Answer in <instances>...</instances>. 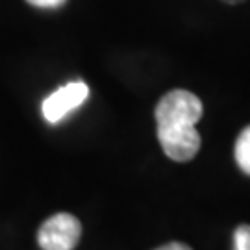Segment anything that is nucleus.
Returning a JSON list of instances; mask_svg holds the SVG:
<instances>
[{"mask_svg": "<svg viewBox=\"0 0 250 250\" xmlns=\"http://www.w3.org/2000/svg\"><path fill=\"white\" fill-rule=\"evenodd\" d=\"M154 250H191V247H188L186 243L172 241V243H167V245H161V247H158V249Z\"/></svg>", "mask_w": 250, "mask_h": 250, "instance_id": "nucleus-7", "label": "nucleus"}, {"mask_svg": "<svg viewBox=\"0 0 250 250\" xmlns=\"http://www.w3.org/2000/svg\"><path fill=\"white\" fill-rule=\"evenodd\" d=\"M235 161L239 169L250 176V126L241 130L235 141Z\"/></svg>", "mask_w": 250, "mask_h": 250, "instance_id": "nucleus-4", "label": "nucleus"}, {"mask_svg": "<svg viewBox=\"0 0 250 250\" xmlns=\"http://www.w3.org/2000/svg\"><path fill=\"white\" fill-rule=\"evenodd\" d=\"M204 113L197 95L186 89H174L163 95L156 106L158 141L165 156L172 161H191L200 150L197 123Z\"/></svg>", "mask_w": 250, "mask_h": 250, "instance_id": "nucleus-1", "label": "nucleus"}, {"mask_svg": "<svg viewBox=\"0 0 250 250\" xmlns=\"http://www.w3.org/2000/svg\"><path fill=\"white\" fill-rule=\"evenodd\" d=\"M30 6L34 8H41V9H56L62 8L67 0H26Z\"/></svg>", "mask_w": 250, "mask_h": 250, "instance_id": "nucleus-6", "label": "nucleus"}, {"mask_svg": "<svg viewBox=\"0 0 250 250\" xmlns=\"http://www.w3.org/2000/svg\"><path fill=\"white\" fill-rule=\"evenodd\" d=\"M87 97L89 87L83 82H71L46 97L43 102V115L50 125H56L69 115L72 109L80 107Z\"/></svg>", "mask_w": 250, "mask_h": 250, "instance_id": "nucleus-3", "label": "nucleus"}, {"mask_svg": "<svg viewBox=\"0 0 250 250\" xmlns=\"http://www.w3.org/2000/svg\"><path fill=\"white\" fill-rule=\"evenodd\" d=\"M233 250H250V224H241L235 228Z\"/></svg>", "mask_w": 250, "mask_h": 250, "instance_id": "nucleus-5", "label": "nucleus"}, {"mask_svg": "<svg viewBox=\"0 0 250 250\" xmlns=\"http://www.w3.org/2000/svg\"><path fill=\"white\" fill-rule=\"evenodd\" d=\"M82 224L71 213H56L41 224L37 243L43 250H74L80 243Z\"/></svg>", "mask_w": 250, "mask_h": 250, "instance_id": "nucleus-2", "label": "nucleus"}, {"mask_svg": "<svg viewBox=\"0 0 250 250\" xmlns=\"http://www.w3.org/2000/svg\"><path fill=\"white\" fill-rule=\"evenodd\" d=\"M221 2H224V4H241L245 0H221Z\"/></svg>", "mask_w": 250, "mask_h": 250, "instance_id": "nucleus-8", "label": "nucleus"}]
</instances>
